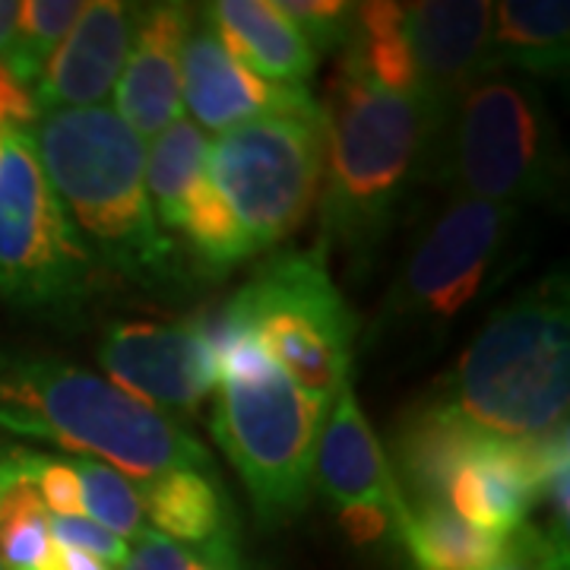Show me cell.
<instances>
[{"mask_svg": "<svg viewBox=\"0 0 570 570\" xmlns=\"http://www.w3.org/2000/svg\"><path fill=\"white\" fill-rule=\"evenodd\" d=\"M26 140L96 264L149 295L187 292L194 269L153 213L142 140L111 108L45 111Z\"/></svg>", "mask_w": 570, "mask_h": 570, "instance_id": "6da1fadb", "label": "cell"}, {"mask_svg": "<svg viewBox=\"0 0 570 570\" xmlns=\"http://www.w3.org/2000/svg\"><path fill=\"white\" fill-rule=\"evenodd\" d=\"M321 235L324 254L340 250L348 276H365L390 238L409 194L428 184L438 130L412 96L377 89L340 63L326 99Z\"/></svg>", "mask_w": 570, "mask_h": 570, "instance_id": "7a4b0ae2", "label": "cell"}, {"mask_svg": "<svg viewBox=\"0 0 570 570\" xmlns=\"http://www.w3.org/2000/svg\"><path fill=\"white\" fill-rule=\"evenodd\" d=\"M0 431L55 441L149 482L171 469H216L209 450L130 393L61 358L0 352Z\"/></svg>", "mask_w": 570, "mask_h": 570, "instance_id": "3957f363", "label": "cell"}, {"mask_svg": "<svg viewBox=\"0 0 570 570\" xmlns=\"http://www.w3.org/2000/svg\"><path fill=\"white\" fill-rule=\"evenodd\" d=\"M434 396L494 438H542L568 428V276L549 273L498 307Z\"/></svg>", "mask_w": 570, "mask_h": 570, "instance_id": "277c9868", "label": "cell"}, {"mask_svg": "<svg viewBox=\"0 0 570 570\" xmlns=\"http://www.w3.org/2000/svg\"><path fill=\"white\" fill-rule=\"evenodd\" d=\"M216 355L254 336L279 374L307 396L333 406L352 384L358 314L330 279L321 247L269 257L213 317H194Z\"/></svg>", "mask_w": 570, "mask_h": 570, "instance_id": "5b68a950", "label": "cell"}, {"mask_svg": "<svg viewBox=\"0 0 570 570\" xmlns=\"http://www.w3.org/2000/svg\"><path fill=\"white\" fill-rule=\"evenodd\" d=\"M428 184L523 209L558 194L561 153L546 96L523 73H485L434 142Z\"/></svg>", "mask_w": 570, "mask_h": 570, "instance_id": "8992f818", "label": "cell"}, {"mask_svg": "<svg viewBox=\"0 0 570 570\" xmlns=\"http://www.w3.org/2000/svg\"><path fill=\"white\" fill-rule=\"evenodd\" d=\"M520 209L453 197L412 238L371 324L367 346L390 333L441 336L501 276Z\"/></svg>", "mask_w": 570, "mask_h": 570, "instance_id": "52a82bcc", "label": "cell"}, {"mask_svg": "<svg viewBox=\"0 0 570 570\" xmlns=\"http://www.w3.org/2000/svg\"><path fill=\"white\" fill-rule=\"evenodd\" d=\"M324 159L321 115H269L209 142L206 178L254 257L295 235L311 216L324 184Z\"/></svg>", "mask_w": 570, "mask_h": 570, "instance_id": "ba28073f", "label": "cell"}, {"mask_svg": "<svg viewBox=\"0 0 570 570\" xmlns=\"http://www.w3.org/2000/svg\"><path fill=\"white\" fill-rule=\"evenodd\" d=\"M209 431L242 475L266 527L295 520L311 501L317 438L330 406L307 396L285 374L264 381H219Z\"/></svg>", "mask_w": 570, "mask_h": 570, "instance_id": "9c48e42d", "label": "cell"}, {"mask_svg": "<svg viewBox=\"0 0 570 570\" xmlns=\"http://www.w3.org/2000/svg\"><path fill=\"white\" fill-rule=\"evenodd\" d=\"M96 279L99 264L55 197L26 127H7L0 149V298L29 311L73 314Z\"/></svg>", "mask_w": 570, "mask_h": 570, "instance_id": "30bf717a", "label": "cell"}, {"mask_svg": "<svg viewBox=\"0 0 570 570\" xmlns=\"http://www.w3.org/2000/svg\"><path fill=\"white\" fill-rule=\"evenodd\" d=\"M314 489L336 508L343 530L358 546L384 535L396 542L406 527V498L352 384L336 393L333 412H326L314 456Z\"/></svg>", "mask_w": 570, "mask_h": 570, "instance_id": "8fae6325", "label": "cell"}, {"mask_svg": "<svg viewBox=\"0 0 570 570\" xmlns=\"http://www.w3.org/2000/svg\"><path fill=\"white\" fill-rule=\"evenodd\" d=\"M99 365L108 381L159 415L190 422L219 384L216 355L197 321H121L105 330Z\"/></svg>", "mask_w": 570, "mask_h": 570, "instance_id": "7c38bea8", "label": "cell"}, {"mask_svg": "<svg viewBox=\"0 0 570 570\" xmlns=\"http://www.w3.org/2000/svg\"><path fill=\"white\" fill-rule=\"evenodd\" d=\"M489 0L403 3L406 39L415 61V99L438 137L472 82L489 73Z\"/></svg>", "mask_w": 570, "mask_h": 570, "instance_id": "4fadbf2b", "label": "cell"}, {"mask_svg": "<svg viewBox=\"0 0 570 570\" xmlns=\"http://www.w3.org/2000/svg\"><path fill=\"white\" fill-rule=\"evenodd\" d=\"M181 102L200 130L216 134L269 115H321L307 86H283L250 73L225 48L206 10H197L184 41Z\"/></svg>", "mask_w": 570, "mask_h": 570, "instance_id": "5bb4252c", "label": "cell"}, {"mask_svg": "<svg viewBox=\"0 0 570 570\" xmlns=\"http://www.w3.org/2000/svg\"><path fill=\"white\" fill-rule=\"evenodd\" d=\"M137 20V3H82L77 22L45 61L39 80L29 89L36 111L45 115L67 108H99L115 92V82L121 77L134 45Z\"/></svg>", "mask_w": 570, "mask_h": 570, "instance_id": "9a60e30c", "label": "cell"}, {"mask_svg": "<svg viewBox=\"0 0 570 570\" xmlns=\"http://www.w3.org/2000/svg\"><path fill=\"white\" fill-rule=\"evenodd\" d=\"M197 10L187 3L140 7L130 55L115 82V115L137 137L156 140L181 118V55Z\"/></svg>", "mask_w": 570, "mask_h": 570, "instance_id": "2e32d148", "label": "cell"}, {"mask_svg": "<svg viewBox=\"0 0 570 570\" xmlns=\"http://www.w3.org/2000/svg\"><path fill=\"white\" fill-rule=\"evenodd\" d=\"M137 491L153 532L194 551L209 568H235L238 520L216 469H171L137 482Z\"/></svg>", "mask_w": 570, "mask_h": 570, "instance_id": "e0dca14e", "label": "cell"}, {"mask_svg": "<svg viewBox=\"0 0 570 570\" xmlns=\"http://www.w3.org/2000/svg\"><path fill=\"white\" fill-rule=\"evenodd\" d=\"M489 438V431L466 422L434 393L409 409L393 431V450L387 453L409 510L448 504L456 472L466 466Z\"/></svg>", "mask_w": 570, "mask_h": 570, "instance_id": "ac0fdd59", "label": "cell"}, {"mask_svg": "<svg viewBox=\"0 0 570 570\" xmlns=\"http://www.w3.org/2000/svg\"><path fill=\"white\" fill-rule=\"evenodd\" d=\"M204 10L225 48L250 73L283 86H305L314 77V48L273 0H219Z\"/></svg>", "mask_w": 570, "mask_h": 570, "instance_id": "d6986e66", "label": "cell"}, {"mask_svg": "<svg viewBox=\"0 0 570 570\" xmlns=\"http://www.w3.org/2000/svg\"><path fill=\"white\" fill-rule=\"evenodd\" d=\"M570 61V3L508 0L494 3L489 36V73L504 67L530 77L564 80Z\"/></svg>", "mask_w": 570, "mask_h": 570, "instance_id": "ffe728a7", "label": "cell"}, {"mask_svg": "<svg viewBox=\"0 0 570 570\" xmlns=\"http://www.w3.org/2000/svg\"><path fill=\"white\" fill-rule=\"evenodd\" d=\"M51 549V513L36 485L32 450H0V568L48 570Z\"/></svg>", "mask_w": 570, "mask_h": 570, "instance_id": "44dd1931", "label": "cell"}, {"mask_svg": "<svg viewBox=\"0 0 570 570\" xmlns=\"http://www.w3.org/2000/svg\"><path fill=\"white\" fill-rule=\"evenodd\" d=\"M396 546L412 558V570H494L504 561V539L466 523L450 504L409 510Z\"/></svg>", "mask_w": 570, "mask_h": 570, "instance_id": "7402d4cb", "label": "cell"}, {"mask_svg": "<svg viewBox=\"0 0 570 570\" xmlns=\"http://www.w3.org/2000/svg\"><path fill=\"white\" fill-rule=\"evenodd\" d=\"M340 63L396 96L415 99V61L406 39L403 3H355V22Z\"/></svg>", "mask_w": 570, "mask_h": 570, "instance_id": "603a6c76", "label": "cell"}, {"mask_svg": "<svg viewBox=\"0 0 570 570\" xmlns=\"http://www.w3.org/2000/svg\"><path fill=\"white\" fill-rule=\"evenodd\" d=\"M209 137L190 118H178L146 153V194L165 235H178L187 200L206 171Z\"/></svg>", "mask_w": 570, "mask_h": 570, "instance_id": "cb8c5ba5", "label": "cell"}, {"mask_svg": "<svg viewBox=\"0 0 570 570\" xmlns=\"http://www.w3.org/2000/svg\"><path fill=\"white\" fill-rule=\"evenodd\" d=\"M178 235H184V254H187L190 269L206 279H223L232 269H238L254 257L235 216L228 213L225 200L209 184L206 171L187 200V213H184Z\"/></svg>", "mask_w": 570, "mask_h": 570, "instance_id": "d4e9b609", "label": "cell"}, {"mask_svg": "<svg viewBox=\"0 0 570 570\" xmlns=\"http://www.w3.org/2000/svg\"><path fill=\"white\" fill-rule=\"evenodd\" d=\"M70 466L80 475L82 510L92 523L124 539L127 546L146 532V513H142L137 482H130L118 469L105 466L92 456H70Z\"/></svg>", "mask_w": 570, "mask_h": 570, "instance_id": "484cf974", "label": "cell"}, {"mask_svg": "<svg viewBox=\"0 0 570 570\" xmlns=\"http://www.w3.org/2000/svg\"><path fill=\"white\" fill-rule=\"evenodd\" d=\"M80 10V0H26V3H20L17 36H13L7 58L0 61L13 73V80L26 89H32L45 61L55 55V48L70 32Z\"/></svg>", "mask_w": 570, "mask_h": 570, "instance_id": "4316f807", "label": "cell"}, {"mask_svg": "<svg viewBox=\"0 0 570 570\" xmlns=\"http://www.w3.org/2000/svg\"><path fill=\"white\" fill-rule=\"evenodd\" d=\"M273 3L302 32V39L314 48L317 58L346 48L355 22V3L346 0H273Z\"/></svg>", "mask_w": 570, "mask_h": 570, "instance_id": "83f0119b", "label": "cell"}, {"mask_svg": "<svg viewBox=\"0 0 570 570\" xmlns=\"http://www.w3.org/2000/svg\"><path fill=\"white\" fill-rule=\"evenodd\" d=\"M32 472H36L41 501L51 517H86L80 475L73 472L70 460H58V456L32 450Z\"/></svg>", "mask_w": 570, "mask_h": 570, "instance_id": "f1b7e54d", "label": "cell"}, {"mask_svg": "<svg viewBox=\"0 0 570 570\" xmlns=\"http://www.w3.org/2000/svg\"><path fill=\"white\" fill-rule=\"evenodd\" d=\"M51 539L61 549H77L99 558L108 568H121L127 561V551H130L124 539L102 530L89 517H51Z\"/></svg>", "mask_w": 570, "mask_h": 570, "instance_id": "f546056e", "label": "cell"}, {"mask_svg": "<svg viewBox=\"0 0 570 570\" xmlns=\"http://www.w3.org/2000/svg\"><path fill=\"white\" fill-rule=\"evenodd\" d=\"M504 546V561L494 570H568V549L530 520L510 532Z\"/></svg>", "mask_w": 570, "mask_h": 570, "instance_id": "4dcf8cb0", "label": "cell"}, {"mask_svg": "<svg viewBox=\"0 0 570 570\" xmlns=\"http://www.w3.org/2000/svg\"><path fill=\"white\" fill-rule=\"evenodd\" d=\"M200 564L206 561H200L194 551L175 546L159 532L146 530L140 539L130 542L127 561L118 570H200Z\"/></svg>", "mask_w": 570, "mask_h": 570, "instance_id": "1f68e13d", "label": "cell"}, {"mask_svg": "<svg viewBox=\"0 0 570 570\" xmlns=\"http://www.w3.org/2000/svg\"><path fill=\"white\" fill-rule=\"evenodd\" d=\"M48 570H115V568H108L105 561L92 558V554H86V551L61 549V546H55V549H51V558H48Z\"/></svg>", "mask_w": 570, "mask_h": 570, "instance_id": "d6a6232c", "label": "cell"}, {"mask_svg": "<svg viewBox=\"0 0 570 570\" xmlns=\"http://www.w3.org/2000/svg\"><path fill=\"white\" fill-rule=\"evenodd\" d=\"M17 20H20V3L17 0H0V61L7 58V51L13 45Z\"/></svg>", "mask_w": 570, "mask_h": 570, "instance_id": "836d02e7", "label": "cell"}, {"mask_svg": "<svg viewBox=\"0 0 570 570\" xmlns=\"http://www.w3.org/2000/svg\"><path fill=\"white\" fill-rule=\"evenodd\" d=\"M200 570H216V568H209V564H200Z\"/></svg>", "mask_w": 570, "mask_h": 570, "instance_id": "e575fe53", "label": "cell"}, {"mask_svg": "<svg viewBox=\"0 0 570 570\" xmlns=\"http://www.w3.org/2000/svg\"><path fill=\"white\" fill-rule=\"evenodd\" d=\"M0 570H3V568H0Z\"/></svg>", "mask_w": 570, "mask_h": 570, "instance_id": "d590c367", "label": "cell"}]
</instances>
